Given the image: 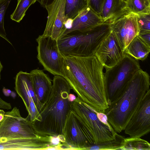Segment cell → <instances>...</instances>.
Instances as JSON below:
<instances>
[{
	"label": "cell",
	"mask_w": 150,
	"mask_h": 150,
	"mask_svg": "<svg viewBox=\"0 0 150 150\" xmlns=\"http://www.w3.org/2000/svg\"><path fill=\"white\" fill-rule=\"evenodd\" d=\"M55 0H37L41 5L44 8L50 5Z\"/></svg>",
	"instance_id": "obj_30"
},
{
	"label": "cell",
	"mask_w": 150,
	"mask_h": 150,
	"mask_svg": "<svg viewBox=\"0 0 150 150\" xmlns=\"http://www.w3.org/2000/svg\"><path fill=\"white\" fill-rule=\"evenodd\" d=\"M105 0H88V6L99 15Z\"/></svg>",
	"instance_id": "obj_26"
},
{
	"label": "cell",
	"mask_w": 150,
	"mask_h": 150,
	"mask_svg": "<svg viewBox=\"0 0 150 150\" xmlns=\"http://www.w3.org/2000/svg\"><path fill=\"white\" fill-rule=\"evenodd\" d=\"M123 0V1H125V2H126V3H127V0Z\"/></svg>",
	"instance_id": "obj_33"
},
{
	"label": "cell",
	"mask_w": 150,
	"mask_h": 150,
	"mask_svg": "<svg viewBox=\"0 0 150 150\" xmlns=\"http://www.w3.org/2000/svg\"><path fill=\"white\" fill-rule=\"evenodd\" d=\"M130 12L137 14H150V0H127Z\"/></svg>",
	"instance_id": "obj_22"
},
{
	"label": "cell",
	"mask_w": 150,
	"mask_h": 150,
	"mask_svg": "<svg viewBox=\"0 0 150 150\" xmlns=\"http://www.w3.org/2000/svg\"><path fill=\"white\" fill-rule=\"evenodd\" d=\"M120 150H150V144L140 138H125Z\"/></svg>",
	"instance_id": "obj_20"
},
{
	"label": "cell",
	"mask_w": 150,
	"mask_h": 150,
	"mask_svg": "<svg viewBox=\"0 0 150 150\" xmlns=\"http://www.w3.org/2000/svg\"><path fill=\"white\" fill-rule=\"evenodd\" d=\"M11 0H0V36L5 39L11 45L10 41L6 38L4 28V17L5 12Z\"/></svg>",
	"instance_id": "obj_24"
},
{
	"label": "cell",
	"mask_w": 150,
	"mask_h": 150,
	"mask_svg": "<svg viewBox=\"0 0 150 150\" xmlns=\"http://www.w3.org/2000/svg\"><path fill=\"white\" fill-rule=\"evenodd\" d=\"M103 23L100 16L88 6L73 20L67 24V28L62 37L70 32L84 31Z\"/></svg>",
	"instance_id": "obj_15"
},
{
	"label": "cell",
	"mask_w": 150,
	"mask_h": 150,
	"mask_svg": "<svg viewBox=\"0 0 150 150\" xmlns=\"http://www.w3.org/2000/svg\"></svg>",
	"instance_id": "obj_34"
},
{
	"label": "cell",
	"mask_w": 150,
	"mask_h": 150,
	"mask_svg": "<svg viewBox=\"0 0 150 150\" xmlns=\"http://www.w3.org/2000/svg\"><path fill=\"white\" fill-rule=\"evenodd\" d=\"M110 25L111 30L124 51L140 31L136 14L131 12L111 23Z\"/></svg>",
	"instance_id": "obj_13"
},
{
	"label": "cell",
	"mask_w": 150,
	"mask_h": 150,
	"mask_svg": "<svg viewBox=\"0 0 150 150\" xmlns=\"http://www.w3.org/2000/svg\"><path fill=\"white\" fill-rule=\"evenodd\" d=\"M76 98V97L74 94L70 93L69 96V98L70 101L72 102L74 101Z\"/></svg>",
	"instance_id": "obj_32"
},
{
	"label": "cell",
	"mask_w": 150,
	"mask_h": 150,
	"mask_svg": "<svg viewBox=\"0 0 150 150\" xmlns=\"http://www.w3.org/2000/svg\"><path fill=\"white\" fill-rule=\"evenodd\" d=\"M125 137L117 133L114 139L103 142L94 144L87 150H120Z\"/></svg>",
	"instance_id": "obj_21"
},
{
	"label": "cell",
	"mask_w": 150,
	"mask_h": 150,
	"mask_svg": "<svg viewBox=\"0 0 150 150\" xmlns=\"http://www.w3.org/2000/svg\"><path fill=\"white\" fill-rule=\"evenodd\" d=\"M36 1L37 0H18L16 8L10 16L11 19L19 23L25 15L29 7Z\"/></svg>",
	"instance_id": "obj_23"
},
{
	"label": "cell",
	"mask_w": 150,
	"mask_h": 150,
	"mask_svg": "<svg viewBox=\"0 0 150 150\" xmlns=\"http://www.w3.org/2000/svg\"><path fill=\"white\" fill-rule=\"evenodd\" d=\"M136 14L140 31H150V14Z\"/></svg>",
	"instance_id": "obj_25"
},
{
	"label": "cell",
	"mask_w": 150,
	"mask_h": 150,
	"mask_svg": "<svg viewBox=\"0 0 150 150\" xmlns=\"http://www.w3.org/2000/svg\"><path fill=\"white\" fill-rule=\"evenodd\" d=\"M140 68L138 60L125 53L115 66L105 68L104 81L108 105L119 96L129 81Z\"/></svg>",
	"instance_id": "obj_6"
},
{
	"label": "cell",
	"mask_w": 150,
	"mask_h": 150,
	"mask_svg": "<svg viewBox=\"0 0 150 150\" xmlns=\"http://www.w3.org/2000/svg\"><path fill=\"white\" fill-rule=\"evenodd\" d=\"M129 12L127 3L123 0H105L99 16L103 23L110 24Z\"/></svg>",
	"instance_id": "obj_17"
},
{
	"label": "cell",
	"mask_w": 150,
	"mask_h": 150,
	"mask_svg": "<svg viewBox=\"0 0 150 150\" xmlns=\"http://www.w3.org/2000/svg\"><path fill=\"white\" fill-rule=\"evenodd\" d=\"M52 82L50 94L38 120L32 123L39 135L58 137L64 136L65 122L71 109L69 96L71 89L62 76L54 75Z\"/></svg>",
	"instance_id": "obj_2"
},
{
	"label": "cell",
	"mask_w": 150,
	"mask_h": 150,
	"mask_svg": "<svg viewBox=\"0 0 150 150\" xmlns=\"http://www.w3.org/2000/svg\"><path fill=\"white\" fill-rule=\"evenodd\" d=\"M66 149L87 150L95 144L89 130L71 109L66 119L63 129Z\"/></svg>",
	"instance_id": "obj_8"
},
{
	"label": "cell",
	"mask_w": 150,
	"mask_h": 150,
	"mask_svg": "<svg viewBox=\"0 0 150 150\" xmlns=\"http://www.w3.org/2000/svg\"><path fill=\"white\" fill-rule=\"evenodd\" d=\"M125 133L134 138H141L150 131V89L144 96L138 109L129 121Z\"/></svg>",
	"instance_id": "obj_11"
},
{
	"label": "cell",
	"mask_w": 150,
	"mask_h": 150,
	"mask_svg": "<svg viewBox=\"0 0 150 150\" xmlns=\"http://www.w3.org/2000/svg\"><path fill=\"white\" fill-rule=\"evenodd\" d=\"M43 137L37 133L28 117H22L19 109L16 107L6 112L3 119L0 122V141Z\"/></svg>",
	"instance_id": "obj_7"
},
{
	"label": "cell",
	"mask_w": 150,
	"mask_h": 150,
	"mask_svg": "<svg viewBox=\"0 0 150 150\" xmlns=\"http://www.w3.org/2000/svg\"><path fill=\"white\" fill-rule=\"evenodd\" d=\"M111 31L110 24L104 23L84 31L70 32L57 40L59 51L63 56L94 55Z\"/></svg>",
	"instance_id": "obj_4"
},
{
	"label": "cell",
	"mask_w": 150,
	"mask_h": 150,
	"mask_svg": "<svg viewBox=\"0 0 150 150\" xmlns=\"http://www.w3.org/2000/svg\"><path fill=\"white\" fill-rule=\"evenodd\" d=\"M63 56L62 76L77 97L97 111L104 113L109 105L104 67L95 55Z\"/></svg>",
	"instance_id": "obj_1"
},
{
	"label": "cell",
	"mask_w": 150,
	"mask_h": 150,
	"mask_svg": "<svg viewBox=\"0 0 150 150\" xmlns=\"http://www.w3.org/2000/svg\"><path fill=\"white\" fill-rule=\"evenodd\" d=\"M2 91L4 95L6 96H11L13 98H15L16 96V94L14 92L6 88L5 87L3 88Z\"/></svg>",
	"instance_id": "obj_29"
},
{
	"label": "cell",
	"mask_w": 150,
	"mask_h": 150,
	"mask_svg": "<svg viewBox=\"0 0 150 150\" xmlns=\"http://www.w3.org/2000/svg\"><path fill=\"white\" fill-rule=\"evenodd\" d=\"M30 74L41 111L50 94L52 87L51 80L40 69H33Z\"/></svg>",
	"instance_id": "obj_16"
},
{
	"label": "cell",
	"mask_w": 150,
	"mask_h": 150,
	"mask_svg": "<svg viewBox=\"0 0 150 150\" xmlns=\"http://www.w3.org/2000/svg\"><path fill=\"white\" fill-rule=\"evenodd\" d=\"M15 79V90L25 106L28 113L27 117L33 122L38 120L40 110L30 74L20 71Z\"/></svg>",
	"instance_id": "obj_10"
},
{
	"label": "cell",
	"mask_w": 150,
	"mask_h": 150,
	"mask_svg": "<svg viewBox=\"0 0 150 150\" xmlns=\"http://www.w3.org/2000/svg\"><path fill=\"white\" fill-rule=\"evenodd\" d=\"M88 6V0H66L64 12L66 23L73 20Z\"/></svg>",
	"instance_id": "obj_19"
},
{
	"label": "cell",
	"mask_w": 150,
	"mask_h": 150,
	"mask_svg": "<svg viewBox=\"0 0 150 150\" xmlns=\"http://www.w3.org/2000/svg\"><path fill=\"white\" fill-rule=\"evenodd\" d=\"M3 66L0 61V80L1 79V72L2 70ZM0 108L10 110L12 108L11 105L10 103L4 101L0 97Z\"/></svg>",
	"instance_id": "obj_28"
},
{
	"label": "cell",
	"mask_w": 150,
	"mask_h": 150,
	"mask_svg": "<svg viewBox=\"0 0 150 150\" xmlns=\"http://www.w3.org/2000/svg\"><path fill=\"white\" fill-rule=\"evenodd\" d=\"M125 54L111 30L102 41L94 55L104 67L108 68L119 62L123 58Z\"/></svg>",
	"instance_id": "obj_14"
},
{
	"label": "cell",
	"mask_w": 150,
	"mask_h": 150,
	"mask_svg": "<svg viewBox=\"0 0 150 150\" xmlns=\"http://www.w3.org/2000/svg\"><path fill=\"white\" fill-rule=\"evenodd\" d=\"M138 35L143 41L150 46V31H140Z\"/></svg>",
	"instance_id": "obj_27"
},
{
	"label": "cell",
	"mask_w": 150,
	"mask_h": 150,
	"mask_svg": "<svg viewBox=\"0 0 150 150\" xmlns=\"http://www.w3.org/2000/svg\"><path fill=\"white\" fill-rule=\"evenodd\" d=\"M150 52V46L136 36L129 43L125 50V54L137 60L144 61Z\"/></svg>",
	"instance_id": "obj_18"
},
{
	"label": "cell",
	"mask_w": 150,
	"mask_h": 150,
	"mask_svg": "<svg viewBox=\"0 0 150 150\" xmlns=\"http://www.w3.org/2000/svg\"><path fill=\"white\" fill-rule=\"evenodd\" d=\"M5 112L3 110L0 108V122L3 119Z\"/></svg>",
	"instance_id": "obj_31"
},
{
	"label": "cell",
	"mask_w": 150,
	"mask_h": 150,
	"mask_svg": "<svg viewBox=\"0 0 150 150\" xmlns=\"http://www.w3.org/2000/svg\"><path fill=\"white\" fill-rule=\"evenodd\" d=\"M36 41L40 63L52 74L62 76L63 56L59 51L57 41L42 35H39Z\"/></svg>",
	"instance_id": "obj_9"
},
{
	"label": "cell",
	"mask_w": 150,
	"mask_h": 150,
	"mask_svg": "<svg viewBox=\"0 0 150 150\" xmlns=\"http://www.w3.org/2000/svg\"><path fill=\"white\" fill-rule=\"evenodd\" d=\"M71 109L92 135L95 144L113 140L117 133L103 112H99L76 97L71 102Z\"/></svg>",
	"instance_id": "obj_5"
},
{
	"label": "cell",
	"mask_w": 150,
	"mask_h": 150,
	"mask_svg": "<svg viewBox=\"0 0 150 150\" xmlns=\"http://www.w3.org/2000/svg\"><path fill=\"white\" fill-rule=\"evenodd\" d=\"M66 0H55L45 8L48 16L42 35L50 37L57 40L66 29L64 8Z\"/></svg>",
	"instance_id": "obj_12"
},
{
	"label": "cell",
	"mask_w": 150,
	"mask_h": 150,
	"mask_svg": "<svg viewBox=\"0 0 150 150\" xmlns=\"http://www.w3.org/2000/svg\"><path fill=\"white\" fill-rule=\"evenodd\" d=\"M150 85L149 74L140 68L129 81L119 96L109 105L104 113L117 133L124 130L150 89Z\"/></svg>",
	"instance_id": "obj_3"
}]
</instances>
